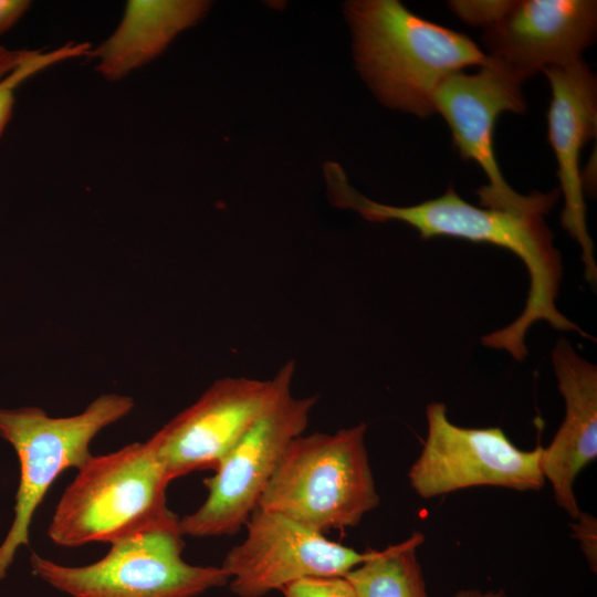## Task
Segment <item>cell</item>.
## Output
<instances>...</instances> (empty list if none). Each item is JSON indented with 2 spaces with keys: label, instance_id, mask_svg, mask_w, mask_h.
I'll list each match as a JSON object with an SVG mask.
<instances>
[{
  "label": "cell",
  "instance_id": "cell-8",
  "mask_svg": "<svg viewBox=\"0 0 597 597\" xmlns=\"http://www.w3.org/2000/svg\"><path fill=\"white\" fill-rule=\"evenodd\" d=\"M427 438L408 472L413 491L423 499L473 486L537 491L545 479L542 448L522 450L499 427L464 428L448 418L447 406L426 409Z\"/></svg>",
  "mask_w": 597,
  "mask_h": 597
},
{
  "label": "cell",
  "instance_id": "cell-9",
  "mask_svg": "<svg viewBox=\"0 0 597 597\" xmlns=\"http://www.w3.org/2000/svg\"><path fill=\"white\" fill-rule=\"evenodd\" d=\"M522 83L515 73L492 60L474 74L459 71L447 76L434 92L433 106L449 125L460 156L474 160L488 177L489 184L476 191L481 207L547 213L558 199L559 189L527 196L516 192L505 181L494 153L498 117L504 112L526 109Z\"/></svg>",
  "mask_w": 597,
  "mask_h": 597
},
{
  "label": "cell",
  "instance_id": "cell-5",
  "mask_svg": "<svg viewBox=\"0 0 597 597\" xmlns=\"http://www.w3.org/2000/svg\"><path fill=\"white\" fill-rule=\"evenodd\" d=\"M134 406L129 396L104 394L81 413L69 417H50L38 407L0 409V436L11 443L20 462L14 519L0 545V580L17 549L29 546L33 515L55 479L67 469L83 467L92 458L93 438L127 416Z\"/></svg>",
  "mask_w": 597,
  "mask_h": 597
},
{
  "label": "cell",
  "instance_id": "cell-17",
  "mask_svg": "<svg viewBox=\"0 0 597 597\" xmlns=\"http://www.w3.org/2000/svg\"><path fill=\"white\" fill-rule=\"evenodd\" d=\"M88 52L85 43L67 44L45 53L0 46V137L12 114L14 90L21 82L53 63Z\"/></svg>",
  "mask_w": 597,
  "mask_h": 597
},
{
  "label": "cell",
  "instance_id": "cell-19",
  "mask_svg": "<svg viewBox=\"0 0 597 597\" xmlns=\"http://www.w3.org/2000/svg\"><path fill=\"white\" fill-rule=\"evenodd\" d=\"M572 528L574 536L579 541L580 547L584 552L585 557L590 564L591 568L596 570L597 564V522L594 516L582 512L579 516L574 520Z\"/></svg>",
  "mask_w": 597,
  "mask_h": 597
},
{
  "label": "cell",
  "instance_id": "cell-10",
  "mask_svg": "<svg viewBox=\"0 0 597 597\" xmlns=\"http://www.w3.org/2000/svg\"><path fill=\"white\" fill-rule=\"evenodd\" d=\"M294 362L268 380L224 377L153 434L157 457L172 480L213 471L253 423L292 388Z\"/></svg>",
  "mask_w": 597,
  "mask_h": 597
},
{
  "label": "cell",
  "instance_id": "cell-1",
  "mask_svg": "<svg viewBox=\"0 0 597 597\" xmlns=\"http://www.w3.org/2000/svg\"><path fill=\"white\" fill-rule=\"evenodd\" d=\"M332 202L352 209L369 221H402L419 231L422 239L452 237L493 244L517 255L530 275V290L522 313L507 326L482 337V344L502 349L522 362L527 355L525 335L537 321L559 331H575L590 338L557 306L563 275L561 254L553 244V232L541 210H501L467 202L452 185L443 195L413 206H390L364 197L353 188L343 168L324 167Z\"/></svg>",
  "mask_w": 597,
  "mask_h": 597
},
{
  "label": "cell",
  "instance_id": "cell-6",
  "mask_svg": "<svg viewBox=\"0 0 597 597\" xmlns=\"http://www.w3.org/2000/svg\"><path fill=\"white\" fill-rule=\"evenodd\" d=\"M184 535L176 524L143 532L111 545L100 561L65 566L32 552V573L70 597H197L229 582L221 566L182 558Z\"/></svg>",
  "mask_w": 597,
  "mask_h": 597
},
{
  "label": "cell",
  "instance_id": "cell-14",
  "mask_svg": "<svg viewBox=\"0 0 597 597\" xmlns=\"http://www.w3.org/2000/svg\"><path fill=\"white\" fill-rule=\"evenodd\" d=\"M552 363L565 417L551 444L542 448L540 465L557 505L576 520L583 511L575 496V480L597 458V368L564 337L552 350Z\"/></svg>",
  "mask_w": 597,
  "mask_h": 597
},
{
  "label": "cell",
  "instance_id": "cell-13",
  "mask_svg": "<svg viewBox=\"0 0 597 597\" xmlns=\"http://www.w3.org/2000/svg\"><path fill=\"white\" fill-rule=\"evenodd\" d=\"M543 72L552 90L548 142L557 161L558 189L565 201L562 227L579 244L586 280L595 285L597 265L586 223L579 157L586 143L597 133V80L583 59L546 67Z\"/></svg>",
  "mask_w": 597,
  "mask_h": 597
},
{
  "label": "cell",
  "instance_id": "cell-4",
  "mask_svg": "<svg viewBox=\"0 0 597 597\" xmlns=\"http://www.w3.org/2000/svg\"><path fill=\"white\" fill-rule=\"evenodd\" d=\"M360 422L334 433L296 437L286 448L258 506L323 534L358 525L379 504Z\"/></svg>",
  "mask_w": 597,
  "mask_h": 597
},
{
  "label": "cell",
  "instance_id": "cell-3",
  "mask_svg": "<svg viewBox=\"0 0 597 597\" xmlns=\"http://www.w3.org/2000/svg\"><path fill=\"white\" fill-rule=\"evenodd\" d=\"M171 482L153 438L92 458L64 490L48 528L63 547L114 544L178 523L167 506Z\"/></svg>",
  "mask_w": 597,
  "mask_h": 597
},
{
  "label": "cell",
  "instance_id": "cell-7",
  "mask_svg": "<svg viewBox=\"0 0 597 597\" xmlns=\"http://www.w3.org/2000/svg\"><path fill=\"white\" fill-rule=\"evenodd\" d=\"M317 399L295 397L292 388L280 396L203 480L205 502L179 519L184 536L233 535L245 525L286 448L304 433Z\"/></svg>",
  "mask_w": 597,
  "mask_h": 597
},
{
  "label": "cell",
  "instance_id": "cell-12",
  "mask_svg": "<svg viewBox=\"0 0 597 597\" xmlns=\"http://www.w3.org/2000/svg\"><path fill=\"white\" fill-rule=\"evenodd\" d=\"M597 31L595 0H510L484 27L488 56L523 82L582 59Z\"/></svg>",
  "mask_w": 597,
  "mask_h": 597
},
{
  "label": "cell",
  "instance_id": "cell-20",
  "mask_svg": "<svg viewBox=\"0 0 597 597\" xmlns=\"http://www.w3.org/2000/svg\"><path fill=\"white\" fill-rule=\"evenodd\" d=\"M29 7L27 0H0V35L11 29Z\"/></svg>",
  "mask_w": 597,
  "mask_h": 597
},
{
  "label": "cell",
  "instance_id": "cell-16",
  "mask_svg": "<svg viewBox=\"0 0 597 597\" xmlns=\"http://www.w3.org/2000/svg\"><path fill=\"white\" fill-rule=\"evenodd\" d=\"M425 537L415 532L390 545L348 572L345 578L357 597H429L417 547Z\"/></svg>",
  "mask_w": 597,
  "mask_h": 597
},
{
  "label": "cell",
  "instance_id": "cell-15",
  "mask_svg": "<svg viewBox=\"0 0 597 597\" xmlns=\"http://www.w3.org/2000/svg\"><path fill=\"white\" fill-rule=\"evenodd\" d=\"M209 7L210 2L202 0H130L113 34L87 54L97 59L102 75L119 80L160 54Z\"/></svg>",
  "mask_w": 597,
  "mask_h": 597
},
{
  "label": "cell",
  "instance_id": "cell-18",
  "mask_svg": "<svg viewBox=\"0 0 597 597\" xmlns=\"http://www.w3.org/2000/svg\"><path fill=\"white\" fill-rule=\"evenodd\" d=\"M284 597H357L345 576L312 577L285 586Z\"/></svg>",
  "mask_w": 597,
  "mask_h": 597
},
{
  "label": "cell",
  "instance_id": "cell-21",
  "mask_svg": "<svg viewBox=\"0 0 597 597\" xmlns=\"http://www.w3.org/2000/svg\"><path fill=\"white\" fill-rule=\"evenodd\" d=\"M453 597H509L503 590L462 589Z\"/></svg>",
  "mask_w": 597,
  "mask_h": 597
},
{
  "label": "cell",
  "instance_id": "cell-11",
  "mask_svg": "<svg viewBox=\"0 0 597 597\" xmlns=\"http://www.w3.org/2000/svg\"><path fill=\"white\" fill-rule=\"evenodd\" d=\"M244 527L245 538L227 553L221 564L238 597H263L303 578L345 576L376 552H358L290 516L259 506Z\"/></svg>",
  "mask_w": 597,
  "mask_h": 597
},
{
  "label": "cell",
  "instance_id": "cell-2",
  "mask_svg": "<svg viewBox=\"0 0 597 597\" xmlns=\"http://www.w3.org/2000/svg\"><path fill=\"white\" fill-rule=\"evenodd\" d=\"M357 69L388 107L425 118L450 74L492 59L465 34L425 20L397 0H355L344 6Z\"/></svg>",
  "mask_w": 597,
  "mask_h": 597
}]
</instances>
